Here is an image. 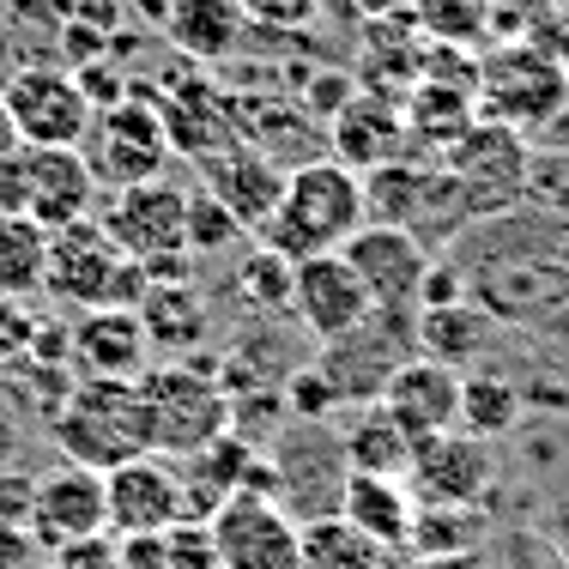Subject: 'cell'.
Masks as SVG:
<instances>
[{
	"mask_svg": "<svg viewBox=\"0 0 569 569\" xmlns=\"http://www.w3.org/2000/svg\"><path fill=\"white\" fill-rule=\"evenodd\" d=\"M363 224H370L363 176L346 170L340 158H309V164L284 170V194H279L273 219L254 230V242L297 267L309 254H340Z\"/></svg>",
	"mask_w": 569,
	"mask_h": 569,
	"instance_id": "obj_1",
	"label": "cell"
},
{
	"mask_svg": "<svg viewBox=\"0 0 569 569\" xmlns=\"http://www.w3.org/2000/svg\"><path fill=\"white\" fill-rule=\"evenodd\" d=\"M49 437L67 455V467L110 472L133 455H152V425H146L140 382H73L49 418Z\"/></svg>",
	"mask_w": 569,
	"mask_h": 569,
	"instance_id": "obj_2",
	"label": "cell"
},
{
	"mask_svg": "<svg viewBox=\"0 0 569 569\" xmlns=\"http://www.w3.org/2000/svg\"><path fill=\"white\" fill-rule=\"evenodd\" d=\"M146 284H152L146 267L98 224V212L49 237L43 291L56 297L61 309H73V316L79 309H140Z\"/></svg>",
	"mask_w": 569,
	"mask_h": 569,
	"instance_id": "obj_3",
	"label": "cell"
},
{
	"mask_svg": "<svg viewBox=\"0 0 569 569\" xmlns=\"http://www.w3.org/2000/svg\"><path fill=\"white\" fill-rule=\"evenodd\" d=\"M0 207L56 237L98 212V176L79 146H19L12 164L0 170Z\"/></svg>",
	"mask_w": 569,
	"mask_h": 569,
	"instance_id": "obj_4",
	"label": "cell"
},
{
	"mask_svg": "<svg viewBox=\"0 0 569 569\" xmlns=\"http://www.w3.org/2000/svg\"><path fill=\"white\" fill-rule=\"evenodd\" d=\"M140 400H146V425H152V455H164V460L207 449L212 437L230 430L224 382H212V370H200L188 358L164 363V370H146Z\"/></svg>",
	"mask_w": 569,
	"mask_h": 569,
	"instance_id": "obj_5",
	"label": "cell"
},
{
	"mask_svg": "<svg viewBox=\"0 0 569 569\" xmlns=\"http://www.w3.org/2000/svg\"><path fill=\"white\" fill-rule=\"evenodd\" d=\"M79 152H86L91 176H98L110 194L116 188L158 182L170 164V133H164V116H158V98L146 86H128V98L103 103V110L91 116Z\"/></svg>",
	"mask_w": 569,
	"mask_h": 569,
	"instance_id": "obj_6",
	"label": "cell"
},
{
	"mask_svg": "<svg viewBox=\"0 0 569 569\" xmlns=\"http://www.w3.org/2000/svg\"><path fill=\"white\" fill-rule=\"evenodd\" d=\"M98 224L146 267V279H188V188L164 182V176L140 188H116Z\"/></svg>",
	"mask_w": 569,
	"mask_h": 569,
	"instance_id": "obj_7",
	"label": "cell"
},
{
	"mask_svg": "<svg viewBox=\"0 0 569 569\" xmlns=\"http://www.w3.org/2000/svg\"><path fill=\"white\" fill-rule=\"evenodd\" d=\"M219 569H303V521L279 497H224L207 515Z\"/></svg>",
	"mask_w": 569,
	"mask_h": 569,
	"instance_id": "obj_8",
	"label": "cell"
},
{
	"mask_svg": "<svg viewBox=\"0 0 569 569\" xmlns=\"http://www.w3.org/2000/svg\"><path fill=\"white\" fill-rule=\"evenodd\" d=\"M12 121H19V140L24 146H79L91 128V98L79 91V73L61 61H37L19 67V73L0 86Z\"/></svg>",
	"mask_w": 569,
	"mask_h": 569,
	"instance_id": "obj_9",
	"label": "cell"
},
{
	"mask_svg": "<svg viewBox=\"0 0 569 569\" xmlns=\"http://www.w3.org/2000/svg\"><path fill=\"white\" fill-rule=\"evenodd\" d=\"M103 521L116 539H140V533H170L176 521H188V497H182V472L164 455H133L121 467L103 472Z\"/></svg>",
	"mask_w": 569,
	"mask_h": 569,
	"instance_id": "obj_10",
	"label": "cell"
},
{
	"mask_svg": "<svg viewBox=\"0 0 569 569\" xmlns=\"http://www.w3.org/2000/svg\"><path fill=\"white\" fill-rule=\"evenodd\" d=\"M497 485V460L491 442L467 437V430H442L425 437L406 460V491L430 509H479Z\"/></svg>",
	"mask_w": 569,
	"mask_h": 569,
	"instance_id": "obj_11",
	"label": "cell"
},
{
	"mask_svg": "<svg viewBox=\"0 0 569 569\" xmlns=\"http://www.w3.org/2000/svg\"><path fill=\"white\" fill-rule=\"evenodd\" d=\"M291 316L303 321L316 346H340L346 333H358L376 316V303L346 254H309L291 267Z\"/></svg>",
	"mask_w": 569,
	"mask_h": 569,
	"instance_id": "obj_12",
	"label": "cell"
},
{
	"mask_svg": "<svg viewBox=\"0 0 569 569\" xmlns=\"http://www.w3.org/2000/svg\"><path fill=\"white\" fill-rule=\"evenodd\" d=\"M340 254L351 261V273L363 279V291H370L376 309H418L425 279H430V249L418 242V230L363 224Z\"/></svg>",
	"mask_w": 569,
	"mask_h": 569,
	"instance_id": "obj_13",
	"label": "cell"
},
{
	"mask_svg": "<svg viewBox=\"0 0 569 569\" xmlns=\"http://www.w3.org/2000/svg\"><path fill=\"white\" fill-rule=\"evenodd\" d=\"M67 370L79 382H140L152 370V340H146L133 309H79L67 328Z\"/></svg>",
	"mask_w": 569,
	"mask_h": 569,
	"instance_id": "obj_14",
	"label": "cell"
},
{
	"mask_svg": "<svg viewBox=\"0 0 569 569\" xmlns=\"http://www.w3.org/2000/svg\"><path fill=\"white\" fill-rule=\"evenodd\" d=\"M479 91H485V110L503 121V128L533 133L539 121H546V116L569 98V79H563V67L551 61V56L515 43V49H503V56L485 61Z\"/></svg>",
	"mask_w": 569,
	"mask_h": 569,
	"instance_id": "obj_15",
	"label": "cell"
},
{
	"mask_svg": "<svg viewBox=\"0 0 569 569\" xmlns=\"http://www.w3.org/2000/svg\"><path fill=\"white\" fill-rule=\"evenodd\" d=\"M376 406H382L412 442L442 437V430H460V370L412 351V358H400L395 370H388Z\"/></svg>",
	"mask_w": 569,
	"mask_h": 569,
	"instance_id": "obj_16",
	"label": "cell"
},
{
	"mask_svg": "<svg viewBox=\"0 0 569 569\" xmlns=\"http://www.w3.org/2000/svg\"><path fill=\"white\" fill-rule=\"evenodd\" d=\"M31 539L43 551H61V546H79L91 533H110L103 521V472L91 467H56L31 485V515H24Z\"/></svg>",
	"mask_w": 569,
	"mask_h": 569,
	"instance_id": "obj_17",
	"label": "cell"
},
{
	"mask_svg": "<svg viewBox=\"0 0 569 569\" xmlns=\"http://www.w3.org/2000/svg\"><path fill=\"white\" fill-rule=\"evenodd\" d=\"M200 188H207L212 200H224V212H237V224L254 237V230L273 219V207L284 194V170L261 152V146L237 140V146H224V152L200 158Z\"/></svg>",
	"mask_w": 569,
	"mask_h": 569,
	"instance_id": "obj_18",
	"label": "cell"
},
{
	"mask_svg": "<svg viewBox=\"0 0 569 569\" xmlns=\"http://www.w3.org/2000/svg\"><path fill=\"white\" fill-rule=\"evenodd\" d=\"M333 515L358 527L370 546L400 558L406 539H412V521H418V497L406 491V479H388V472H346L340 497H333Z\"/></svg>",
	"mask_w": 569,
	"mask_h": 569,
	"instance_id": "obj_19",
	"label": "cell"
},
{
	"mask_svg": "<svg viewBox=\"0 0 569 569\" xmlns=\"http://www.w3.org/2000/svg\"><path fill=\"white\" fill-rule=\"evenodd\" d=\"M328 140H333V158L358 176L376 164H395L406 140V116L395 91H351V103L328 121Z\"/></svg>",
	"mask_w": 569,
	"mask_h": 569,
	"instance_id": "obj_20",
	"label": "cell"
},
{
	"mask_svg": "<svg viewBox=\"0 0 569 569\" xmlns=\"http://www.w3.org/2000/svg\"><path fill=\"white\" fill-rule=\"evenodd\" d=\"M158 19H164V37L176 43V56L188 61H224L242 43V31H249V12L237 0H170Z\"/></svg>",
	"mask_w": 569,
	"mask_h": 569,
	"instance_id": "obj_21",
	"label": "cell"
},
{
	"mask_svg": "<svg viewBox=\"0 0 569 569\" xmlns=\"http://www.w3.org/2000/svg\"><path fill=\"white\" fill-rule=\"evenodd\" d=\"M133 316H140L152 351H176V358H188V351L207 340V297H200L188 279H152Z\"/></svg>",
	"mask_w": 569,
	"mask_h": 569,
	"instance_id": "obj_22",
	"label": "cell"
},
{
	"mask_svg": "<svg viewBox=\"0 0 569 569\" xmlns=\"http://www.w3.org/2000/svg\"><path fill=\"white\" fill-rule=\"evenodd\" d=\"M412 449H418V442L406 437V430L376 400L358 406V412H351V425L340 430L346 472H388V479H406V460H412Z\"/></svg>",
	"mask_w": 569,
	"mask_h": 569,
	"instance_id": "obj_23",
	"label": "cell"
},
{
	"mask_svg": "<svg viewBox=\"0 0 569 569\" xmlns=\"http://www.w3.org/2000/svg\"><path fill=\"white\" fill-rule=\"evenodd\" d=\"M303 569H395V551L370 546L340 515H309L303 521Z\"/></svg>",
	"mask_w": 569,
	"mask_h": 569,
	"instance_id": "obj_24",
	"label": "cell"
},
{
	"mask_svg": "<svg viewBox=\"0 0 569 569\" xmlns=\"http://www.w3.org/2000/svg\"><path fill=\"white\" fill-rule=\"evenodd\" d=\"M49 273V230L0 207V297H37Z\"/></svg>",
	"mask_w": 569,
	"mask_h": 569,
	"instance_id": "obj_25",
	"label": "cell"
},
{
	"mask_svg": "<svg viewBox=\"0 0 569 569\" xmlns=\"http://www.w3.org/2000/svg\"><path fill=\"white\" fill-rule=\"evenodd\" d=\"M485 340H491V321L479 309H467V303H425L418 309V346H425V358L460 370L467 358L485 351Z\"/></svg>",
	"mask_w": 569,
	"mask_h": 569,
	"instance_id": "obj_26",
	"label": "cell"
},
{
	"mask_svg": "<svg viewBox=\"0 0 569 569\" xmlns=\"http://www.w3.org/2000/svg\"><path fill=\"white\" fill-rule=\"evenodd\" d=\"M521 425V388L497 370H472L460 376V430L479 442H497L503 430Z\"/></svg>",
	"mask_w": 569,
	"mask_h": 569,
	"instance_id": "obj_27",
	"label": "cell"
},
{
	"mask_svg": "<svg viewBox=\"0 0 569 569\" xmlns=\"http://www.w3.org/2000/svg\"><path fill=\"white\" fill-rule=\"evenodd\" d=\"M460 551H485V509H430V503H418L406 558H460Z\"/></svg>",
	"mask_w": 569,
	"mask_h": 569,
	"instance_id": "obj_28",
	"label": "cell"
},
{
	"mask_svg": "<svg viewBox=\"0 0 569 569\" xmlns=\"http://www.w3.org/2000/svg\"><path fill=\"white\" fill-rule=\"evenodd\" d=\"M412 24L437 43H485L491 37V0H412Z\"/></svg>",
	"mask_w": 569,
	"mask_h": 569,
	"instance_id": "obj_29",
	"label": "cell"
},
{
	"mask_svg": "<svg viewBox=\"0 0 569 569\" xmlns=\"http://www.w3.org/2000/svg\"><path fill=\"white\" fill-rule=\"evenodd\" d=\"M237 291H242V303H254V309H291V261L273 249H261V242H249V249L237 254Z\"/></svg>",
	"mask_w": 569,
	"mask_h": 569,
	"instance_id": "obj_30",
	"label": "cell"
},
{
	"mask_svg": "<svg viewBox=\"0 0 569 569\" xmlns=\"http://www.w3.org/2000/svg\"><path fill=\"white\" fill-rule=\"evenodd\" d=\"M249 230L237 224V212H224V200H212L207 188H188V254H230L242 249Z\"/></svg>",
	"mask_w": 569,
	"mask_h": 569,
	"instance_id": "obj_31",
	"label": "cell"
},
{
	"mask_svg": "<svg viewBox=\"0 0 569 569\" xmlns=\"http://www.w3.org/2000/svg\"><path fill=\"white\" fill-rule=\"evenodd\" d=\"M43 340V316L31 309V297H0V363L31 358Z\"/></svg>",
	"mask_w": 569,
	"mask_h": 569,
	"instance_id": "obj_32",
	"label": "cell"
},
{
	"mask_svg": "<svg viewBox=\"0 0 569 569\" xmlns=\"http://www.w3.org/2000/svg\"><path fill=\"white\" fill-rule=\"evenodd\" d=\"M49 569H128V563H121L116 533H91V539H79V546L49 551Z\"/></svg>",
	"mask_w": 569,
	"mask_h": 569,
	"instance_id": "obj_33",
	"label": "cell"
},
{
	"mask_svg": "<svg viewBox=\"0 0 569 569\" xmlns=\"http://www.w3.org/2000/svg\"><path fill=\"white\" fill-rule=\"evenodd\" d=\"M249 12V24H273V31H303L321 12V0H237Z\"/></svg>",
	"mask_w": 569,
	"mask_h": 569,
	"instance_id": "obj_34",
	"label": "cell"
},
{
	"mask_svg": "<svg viewBox=\"0 0 569 569\" xmlns=\"http://www.w3.org/2000/svg\"><path fill=\"white\" fill-rule=\"evenodd\" d=\"M128 569H170V539L164 533H140V539H116Z\"/></svg>",
	"mask_w": 569,
	"mask_h": 569,
	"instance_id": "obj_35",
	"label": "cell"
},
{
	"mask_svg": "<svg viewBox=\"0 0 569 569\" xmlns=\"http://www.w3.org/2000/svg\"><path fill=\"white\" fill-rule=\"evenodd\" d=\"M19 449H24V412H19V400L0 388V472H12Z\"/></svg>",
	"mask_w": 569,
	"mask_h": 569,
	"instance_id": "obj_36",
	"label": "cell"
},
{
	"mask_svg": "<svg viewBox=\"0 0 569 569\" xmlns=\"http://www.w3.org/2000/svg\"><path fill=\"white\" fill-rule=\"evenodd\" d=\"M19 121H12V110H7V98H0V170L12 164V152H19Z\"/></svg>",
	"mask_w": 569,
	"mask_h": 569,
	"instance_id": "obj_37",
	"label": "cell"
},
{
	"mask_svg": "<svg viewBox=\"0 0 569 569\" xmlns=\"http://www.w3.org/2000/svg\"><path fill=\"white\" fill-rule=\"evenodd\" d=\"M406 569H485L479 551H460V558H412Z\"/></svg>",
	"mask_w": 569,
	"mask_h": 569,
	"instance_id": "obj_38",
	"label": "cell"
},
{
	"mask_svg": "<svg viewBox=\"0 0 569 569\" xmlns=\"http://www.w3.org/2000/svg\"><path fill=\"white\" fill-rule=\"evenodd\" d=\"M351 7H358L363 19H400V12H412V0H351Z\"/></svg>",
	"mask_w": 569,
	"mask_h": 569,
	"instance_id": "obj_39",
	"label": "cell"
}]
</instances>
